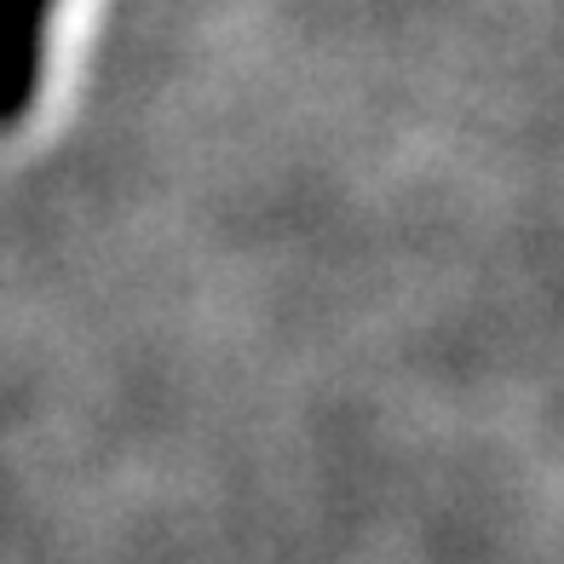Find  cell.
<instances>
[{"label": "cell", "instance_id": "cell-1", "mask_svg": "<svg viewBox=\"0 0 564 564\" xmlns=\"http://www.w3.org/2000/svg\"><path fill=\"white\" fill-rule=\"evenodd\" d=\"M58 0H0V133L30 116L46 69V23Z\"/></svg>", "mask_w": 564, "mask_h": 564}]
</instances>
